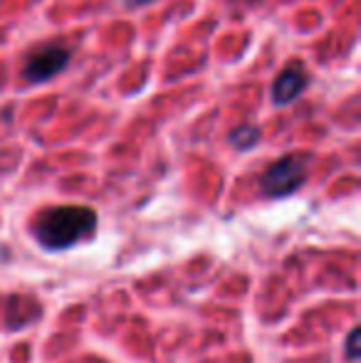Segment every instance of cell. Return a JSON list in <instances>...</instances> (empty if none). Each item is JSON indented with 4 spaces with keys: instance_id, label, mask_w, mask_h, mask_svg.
<instances>
[{
    "instance_id": "6da1fadb",
    "label": "cell",
    "mask_w": 361,
    "mask_h": 363,
    "mask_svg": "<svg viewBox=\"0 0 361 363\" xmlns=\"http://www.w3.org/2000/svg\"><path fill=\"white\" fill-rule=\"evenodd\" d=\"M96 228V213L84 206L50 208L35 223V238L50 252H62L89 238Z\"/></svg>"
},
{
    "instance_id": "7a4b0ae2",
    "label": "cell",
    "mask_w": 361,
    "mask_h": 363,
    "mask_svg": "<svg viewBox=\"0 0 361 363\" xmlns=\"http://www.w3.org/2000/svg\"><path fill=\"white\" fill-rule=\"evenodd\" d=\"M304 178H307V158L292 153L279 161H274L260 178V188L267 198H287L292 196L297 188H302Z\"/></svg>"
},
{
    "instance_id": "3957f363",
    "label": "cell",
    "mask_w": 361,
    "mask_h": 363,
    "mask_svg": "<svg viewBox=\"0 0 361 363\" xmlns=\"http://www.w3.org/2000/svg\"><path fill=\"white\" fill-rule=\"evenodd\" d=\"M70 62V52L60 45H48V48L38 50L35 55H30V60L23 67V77L30 84H43L50 82L52 77H57L67 67Z\"/></svg>"
},
{
    "instance_id": "52a82bcc",
    "label": "cell",
    "mask_w": 361,
    "mask_h": 363,
    "mask_svg": "<svg viewBox=\"0 0 361 363\" xmlns=\"http://www.w3.org/2000/svg\"><path fill=\"white\" fill-rule=\"evenodd\" d=\"M126 5H131V8H139V5H149L154 3V0H124Z\"/></svg>"
},
{
    "instance_id": "5b68a950",
    "label": "cell",
    "mask_w": 361,
    "mask_h": 363,
    "mask_svg": "<svg viewBox=\"0 0 361 363\" xmlns=\"http://www.w3.org/2000/svg\"><path fill=\"white\" fill-rule=\"evenodd\" d=\"M257 141H260V129H257V126H250V124L238 126V129L231 134V144L235 148H243V151L252 148Z\"/></svg>"
},
{
    "instance_id": "277c9868",
    "label": "cell",
    "mask_w": 361,
    "mask_h": 363,
    "mask_svg": "<svg viewBox=\"0 0 361 363\" xmlns=\"http://www.w3.org/2000/svg\"><path fill=\"white\" fill-rule=\"evenodd\" d=\"M304 86H307V77H304V72H299V69H287V72H282L277 79H274L272 101L279 106L292 104V101L302 94Z\"/></svg>"
},
{
    "instance_id": "8992f818",
    "label": "cell",
    "mask_w": 361,
    "mask_h": 363,
    "mask_svg": "<svg viewBox=\"0 0 361 363\" xmlns=\"http://www.w3.org/2000/svg\"><path fill=\"white\" fill-rule=\"evenodd\" d=\"M347 359L349 361L359 359V329H352V334L347 339Z\"/></svg>"
}]
</instances>
